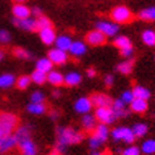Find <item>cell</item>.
<instances>
[{
  "label": "cell",
  "mask_w": 155,
  "mask_h": 155,
  "mask_svg": "<svg viewBox=\"0 0 155 155\" xmlns=\"http://www.w3.org/2000/svg\"><path fill=\"white\" fill-rule=\"evenodd\" d=\"M83 140V134L69 127L57 129V150L62 154L66 151V148L71 144H77Z\"/></svg>",
  "instance_id": "obj_1"
},
{
  "label": "cell",
  "mask_w": 155,
  "mask_h": 155,
  "mask_svg": "<svg viewBox=\"0 0 155 155\" xmlns=\"http://www.w3.org/2000/svg\"><path fill=\"white\" fill-rule=\"evenodd\" d=\"M18 126V117L13 114H0V137L13 134Z\"/></svg>",
  "instance_id": "obj_2"
},
{
  "label": "cell",
  "mask_w": 155,
  "mask_h": 155,
  "mask_svg": "<svg viewBox=\"0 0 155 155\" xmlns=\"http://www.w3.org/2000/svg\"><path fill=\"white\" fill-rule=\"evenodd\" d=\"M111 19L115 23H121V24H126L134 20V14L126 6H116L111 10L110 14Z\"/></svg>",
  "instance_id": "obj_3"
},
{
  "label": "cell",
  "mask_w": 155,
  "mask_h": 155,
  "mask_svg": "<svg viewBox=\"0 0 155 155\" xmlns=\"http://www.w3.org/2000/svg\"><path fill=\"white\" fill-rule=\"evenodd\" d=\"M112 137L115 140H122L126 144H133L135 141L136 136L134 135L133 130L127 127H116L112 130Z\"/></svg>",
  "instance_id": "obj_4"
},
{
  "label": "cell",
  "mask_w": 155,
  "mask_h": 155,
  "mask_svg": "<svg viewBox=\"0 0 155 155\" xmlns=\"http://www.w3.org/2000/svg\"><path fill=\"white\" fill-rule=\"evenodd\" d=\"M95 117L101 124H111L115 120V115L111 110V107H96Z\"/></svg>",
  "instance_id": "obj_5"
},
{
  "label": "cell",
  "mask_w": 155,
  "mask_h": 155,
  "mask_svg": "<svg viewBox=\"0 0 155 155\" xmlns=\"http://www.w3.org/2000/svg\"><path fill=\"white\" fill-rule=\"evenodd\" d=\"M106 35L101 33L100 30H92V32L87 33L86 35V42L90 45H104L106 43Z\"/></svg>",
  "instance_id": "obj_6"
},
{
  "label": "cell",
  "mask_w": 155,
  "mask_h": 155,
  "mask_svg": "<svg viewBox=\"0 0 155 155\" xmlns=\"http://www.w3.org/2000/svg\"><path fill=\"white\" fill-rule=\"evenodd\" d=\"M96 29L104 33L106 37H112L119 32V27L115 23H108V21H98L96 24Z\"/></svg>",
  "instance_id": "obj_7"
},
{
  "label": "cell",
  "mask_w": 155,
  "mask_h": 155,
  "mask_svg": "<svg viewBox=\"0 0 155 155\" xmlns=\"http://www.w3.org/2000/svg\"><path fill=\"white\" fill-rule=\"evenodd\" d=\"M48 58L49 61L52 62L53 64H64L68 57H67V53L64 51H61L58 48H54V49H51L48 52Z\"/></svg>",
  "instance_id": "obj_8"
},
{
  "label": "cell",
  "mask_w": 155,
  "mask_h": 155,
  "mask_svg": "<svg viewBox=\"0 0 155 155\" xmlns=\"http://www.w3.org/2000/svg\"><path fill=\"white\" fill-rule=\"evenodd\" d=\"M15 145H17V139H15L14 134H9L0 137V154L12 150Z\"/></svg>",
  "instance_id": "obj_9"
},
{
  "label": "cell",
  "mask_w": 155,
  "mask_h": 155,
  "mask_svg": "<svg viewBox=\"0 0 155 155\" xmlns=\"http://www.w3.org/2000/svg\"><path fill=\"white\" fill-rule=\"evenodd\" d=\"M90 100L92 106H96V107H110L112 105V100L104 94H95L91 96Z\"/></svg>",
  "instance_id": "obj_10"
},
{
  "label": "cell",
  "mask_w": 155,
  "mask_h": 155,
  "mask_svg": "<svg viewBox=\"0 0 155 155\" xmlns=\"http://www.w3.org/2000/svg\"><path fill=\"white\" fill-rule=\"evenodd\" d=\"M39 37L41 39L44 44H53L54 42H56V32H54V29L52 27H47V28H43L39 30Z\"/></svg>",
  "instance_id": "obj_11"
},
{
  "label": "cell",
  "mask_w": 155,
  "mask_h": 155,
  "mask_svg": "<svg viewBox=\"0 0 155 155\" xmlns=\"http://www.w3.org/2000/svg\"><path fill=\"white\" fill-rule=\"evenodd\" d=\"M111 110L115 115V119H119V117H124V116L127 115V110L125 108V102L122 100H116V101H112V105L110 106Z\"/></svg>",
  "instance_id": "obj_12"
},
{
  "label": "cell",
  "mask_w": 155,
  "mask_h": 155,
  "mask_svg": "<svg viewBox=\"0 0 155 155\" xmlns=\"http://www.w3.org/2000/svg\"><path fill=\"white\" fill-rule=\"evenodd\" d=\"M91 107H92L91 100L87 98V97H81L80 100H77V102L74 104L76 111L80 112V114H87V112H90Z\"/></svg>",
  "instance_id": "obj_13"
},
{
  "label": "cell",
  "mask_w": 155,
  "mask_h": 155,
  "mask_svg": "<svg viewBox=\"0 0 155 155\" xmlns=\"http://www.w3.org/2000/svg\"><path fill=\"white\" fill-rule=\"evenodd\" d=\"M18 145H19L21 155H37V148H35V145L33 144V141L30 140V139L21 141Z\"/></svg>",
  "instance_id": "obj_14"
},
{
  "label": "cell",
  "mask_w": 155,
  "mask_h": 155,
  "mask_svg": "<svg viewBox=\"0 0 155 155\" xmlns=\"http://www.w3.org/2000/svg\"><path fill=\"white\" fill-rule=\"evenodd\" d=\"M30 9L28 6L23 5V4H15L13 6V14L14 17L17 19H25V18H29L30 15Z\"/></svg>",
  "instance_id": "obj_15"
},
{
  "label": "cell",
  "mask_w": 155,
  "mask_h": 155,
  "mask_svg": "<svg viewBox=\"0 0 155 155\" xmlns=\"http://www.w3.org/2000/svg\"><path fill=\"white\" fill-rule=\"evenodd\" d=\"M130 107H131V111H134L136 114H144L148 110V102H146V100L135 97L133 100V102L130 104Z\"/></svg>",
  "instance_id": "obj_16"
},
{
  "label": "cell",
  "mask_w": 155,
  "mask_h": 155,
  "mask_svg": "<svg viewBox=\"0 0 155 155\" xmlns=\"http://www.w3.org/2000/svg\"><path fill=\"white\" fill-rule=\"evenodd\" d=\"M47 81L53 86H62L64 84V77L57 71H49L47 73Z\"/></svg>",
  "instance_id": "obj_17"
},
{
  "label": "cell",
  "mask_w": 155,
  "mask_h": 155,
  "mask_svg": "<svg viewBox=\"0 0 155 155\" xmlns=\"http://www.w3.org/2000/svg\"><path fill=\"white\" fill-rule=\"evenodd\" d=\"M91 134L95 137H97L101 143H104V141H106V139L108 136V129H107V126L105 125V124H100V125H97L95 127V130L92 131Z\"/></svg>",
  "instance_id": "obj_18"
},
{
  "label": "cell",
  "mask_w": 155,
  "mask_h": 155,
  "mask_svg": "<svg viewBox=\"0 0 155 155\" xmlns=\"http://www.w3.org/2000/svg\"><path fill=\"white\" fill-rule=\"evenodd\" d=\"M14 136H15V139H17V145H18V144H20L21 141H24V140H28V139H30V129H29L28 126H20V127H17Z\"/></svg>",
  "instance_id": "obj_19"
},
{
  "label": "cell",
  "mask_w": 155,
  "mask_h": 155,
  "mask_svg": "<svg viewBox=\"0 0 155 155\" xmlns=\"http://www.w3.org/2000/svg\"><path fill=\"white\" fill-rule=\"evenodd\" d=\"M13 23L17 27L24 29V30H34V25H35V20L29 19V18H25V19H17V18H14Z\"/></svg>",
  "instance_id": "obj_20"
},
{
  "label": "cell",
  "mask_w": 155,
  "mask_h": 155,
  "mask_svg": "<svg viewBox=\"0 0 155 155\" xmlns=\"http://www.w3.org/2000/svg\"><path fill=\"white\" fill-rule=\"evenodd\" d=\"M82 126L87 133H92V131L95 130V127L97 126L96 117H94V116H91V115H84L82 117Z\"/></svg>",
  "instance_id": "obj_21"
},
{
  "label": "cell",
  "mask_w": 155,
  "mask_h": 155,
  "mask_svg": "<svg viewBox=\"0 0 155 155\" xmlns=\"http://www.w3.org/2000/svg\"><path fill=\"white\" fill-rule=\"evenodd\" d=\"M54 44L57 45V48H58V49L66 52V51H69L72 42H71V39H69L68 37H66V35H61V37L56 38V42H54Z\"/></svg>",
  "instance_id": "obj_22"
},
{
  "label": "cell",
  "mask_w": 155,
  "mask_h": 155,
  "mask_svg": "<svg viewBox=\"0 0 155 155\" xmlns=\"http://www.w3.org/2000/svg\"><path fill=\"white\" fill-rule=\"evenodd\" d=\"M69 53L71 56H74V57H81L82 54L86 53V45L81 42H74L71 44V48H69Z\"/></svg>",
  "instance_id": "obj_23"
},
{
  "label": "cell",
  "mask_w": 155,
  "mask_h": 155,
  "mask_svg": "<svg viewBox=\"0 0 155 155\" xmlns=\"http://www.w3.org/2000/svg\"><path fill=\"white\" fill-rule=\"evenodd\" d=\"M133 67H134V59H129V61L121 62L120 64H117L116 69L122 74H129V73H131V71H133Z\"/></svg>",
  "instance_id": "obj_24"
},
{
  "label": "cell",
  "mask_w": 155,
  "mask_h": 155,
  "mask_svg": "<svg viewBox=\"0 0 155 155\" xmlns=\"http://www.w3.org/2000/svg\"><path fill=\"white\" fill-rule=\"evenodd\" d=\"M81 80H82V77L78 73L71 72L64 77V84H67V86H77L81 82Z\"/></svg>",
  "instance_id": "obj_25"
},
{
  "label": "cell",
  "mask_w": 155,
  "mask_h": 155,
  "mask_svg": "<svg viewBox=\"0 0 155 155\" xmlns=\"http://www.w3.org/2000/svg\"><path fill=\"white\" fill-rule=\"evenodd\" d=\"M52 66H53V63L49 61V58H42L37 62V69L44 72V73H48L49 71H52Z\"/></svg>",
  "instance_id": "obj_26"
},
{
  "label": "cell",
  "mask_w": 155,
  "mask_h": 155,
  "mask_svg": "<svg viewBox=\"0 0 155 155\" xmlns=\"http://www.w3.org/2000/svg\"><path fill=\"white\" fill-rule=\"evenodd\" d=\"M139 18H140L141 20H146V21L155 20V6L141 10L140 13H139Z\"/></svg>",
  "instance_id": "obj_27"
},
{
  "label": "cell",
  "mask_w": 155,
  "mask_h": 155,
  "mask_svg": "<svg viewBox=\"0 0 155 155\" xmlns=\"http://www.w3.org/2000/svg\"><path fill=\"white\" fill-rule=\"evenodd\" d=\"M47 27H52V21H51L47 17H43V15H41V17H38V18L35 19L34 30H37V32H39L41 29L47 28Z\"/></svg>",
  "instance_id": "obj_28"
},
{
  "label": "cell",
  "mask_w": 155,
  "mask_h": 155,
  "mask_svg": "<svg viewBox=\"0 0 155 155\" xmlns=\"http://www.w3.org/2000/svg\"><path fill=\"white\" fill-rule=\"evenodd\" d=\"M141 38H143V42L146 45H149V47H154L155 45V32L154 30H150V29L145 30L141 35Z\"/></svg>",
  "instance_id": "obj_29"
},
{
  "label": "cell",
  "mask_w": 155,
  "mask_h": 155,
  "mask_svg": "<svg viewBox=\"0 0 155 155\" xmlns=\"http://www.w3.org/2000/svg\"><path fill=\"white\" fill-rule=\"evenodd\" d=\"M114 44L115 47H117L119 49H124V48H127V47H133L131 45V42L127 37H124V35H120L117 37L116 39L114 41Z\"/></svg>",
  "instance_id": "obj_30"
},
{
  "label": "cell",
  "mask_w": 155,
  "mask_h": 155,
  "mask_svg": "<svg viewBox=\"0 0 155 155\" xmlns=\"http://www.w3.org/2000/svg\"><path fill=\"white\" fill-rule=\"evenodd\" d=\"M133 94L136 98H143V100H148L150 97V92L149 90H146L145 87H141V86H136L134 87L133 90Z\"/></svg>",
  "instance_id": "obj_31"
},
{
  "label": "cell",
  "mask_w": 155,
  "mask_h": 155,
  "mask_svg": "<svg viewBox=\"0 0 155 155\" xmlns=\"http://www.w3.org/2000/svg\"><path fill=\"white\" fill-rule=\"evenodd\" d=\"M30 78H32V81L37 84H43L45 81H47V73L35 69V71L32 73V76H30Z\"/></svg>",
  "instance_id": "obj_32"
},
{
  "label": "cell",
  "mask_w": 155,
  "mask_h": 155,
  "mask_svg": "<svg viewBox=\"0 0 155 155\" xmlns=\"http://www.w3.org/2000/svg\"><path fill=\"white\" fill-rule=\"evenodd\" d=\"M15 82L14 76L12 74H3L0 76V87L2 88H8V87H12Z\"/></svg>",
  "instance_id": "obj_33"
},
{
  "label": "cell",
  "mask_w": 155,
  "mask_h": 155,
  "mask_svg": "<svg viewBox=\"0 0 155 155\" xmlns=\"http://www.w3.org/2000/svg\"><path fill=\"white\" fill-rule=\"evenodd\" d=\"M45 110H47V108H45L44 104H30V105L28 106V111L32 112V114H34V115H41V114H43Z\"/></svg>",
  "instance_id": "obj_34"
},
{
  "label": "cell",
  "mask_w": 155,
  "mask_h": 155,
  "mask_svg": "<svg viewBox=\"0 0 155 155\" xmlns=\"http://www.w3.org/2000/svg\"><path fill=\"white\" fill-rule=\"evenodd\" d=\"M133 130V133L136 137H141L146 134V131H148V126L144 125V124H136V125L131 129Z\"/></svg>",
  "instance_id": "obj_35"
},
{
  "label": "cell",
  "mask_w": 155,
  "mask_h": 155,
  "mask_svg": "<svg viewBox=\"0 0 155 155\" xmlns=\"http://www.w3.org/2000/svg\"><path fill=\"white\" fill-rule=\"evenodd\" d=\"M13 54L17 58H21V59H30L33 56L30 54L28 51H25V49H23V48H14L13 49Z\"/></svg>",
  "instance_id": "obj_36"
},
{
  "label": "cell",
  "mask_w": 155,
  "mask_h": 155,
  "mask_svg": "<svg viewBox=\"0 0 155 155\" xmlns=\"http://www.w3.org/2000/svg\"><path fill=\"white\" fill-rule=\"evenodd\" d=\"M141 150L144 154H154L155 153V140L145 141L141 146Z\"/></svg>",
  "instance_id": "obj_37"
},
{
  "label": "cell",
  "mask_w": 155,
  "mask_h": 155,
  "mask_svg": "<svg viewBox=\"0 0 155 155\" xmlns=\"http://www.w3.org/2000/svg\"><path fill=\"white\" fill-rule=\"evenodd\" d=\"M30 81H32V78H30L29 76H20L19 78L17 80V87L19 90H24L29 86Z\"/></svg>",
  "instance_id": "obj_38"
},
{
  "label": "cell",
  "mask_w": 155,
  "mask_h": 155,
  "mask_svg": "<svg viewBox=\"0 0 155 155\" xmlns=\"http://www.w3.org/2000/svg\"><path fill=\"white\" fill-rule=\"evenodd\" d=\"M135 98V96H134V94H133V91H125L122 94V97H121V100L125 104H131L133 102V100Z\"/></svg>",
  "instance_id": "obj_39"
},
{
  "label": "cell",
  "mask_w": 155,
  "mask_h": 155,
  "mask_svg": "<svg viewBox=\"0 0 155 155\" xmlns=\"http://www.w3.org/2000/svg\"><path fill=\"white\" fill-rule=\"evenodd\" d=\"M44 101V96L42 92H34V94L32 95V102L33 104H43Z\"/></svg>",
  "instance_id": "obj_40"
},
{
  "label": "cell",
  "mask_w": 155,
  "mask_h": 155,
  "mask_svg": "<svg viewBox=\"0 0 155 155\" xmlns=\"http://www.w3.org/2000/svg\"><path fill=\"white\" fill-rule=\"evenodd\" d=\"M122 155H140V150L137 146H130L122 151Z\"/></svg>",
  "instance_id": "obj_41"
},
{
  "label": "cell",
  "mask_w": 155,
  "mask_h": 155,
  "mask_svg": "<svg viewBox=\"0 0 155 155\" xmlns=\"http://www.w3.org/2000/svg\"><path fill=\"white\" fill-rule=\"evenodd\" d=\"M10 41V34L6 30H0V43H8Z\"/></svg>",
  "instance_id": "obj_42"
},
{
  "label": "cell",
  "mask_w": 155,
  "mask_h": 155,
  "mask_svg": "<svg viewBox=\"0 0 155 155\" xmlns=\"http://www.w3.org/2000/svg\"><path fill=\"white\" fill-rule=\"evenodd\" d=\"M120 53L121 56L124 57H131V54H133V47H127V48H124V49H120Z\"/></svg>",
  "instance_id": "obj_43"
},
{
  "label": "cell",
  "mask_w": 155,
  "mask_h": 155,
  "mask_svg": "<svg viewBox=\"0 0 155 155\" xmlns=\"http://www.w3.org/2000/svg\"><path fill=\"white\" fill-rule=\"evenodd\" d=\"M112 82H114V77H112L111 74H107V76L105 77V83H106V86L110 87L111 84H112Z\"/></svg>",
  "instance_id": "obj_44"
},
{
  "label": "cell",
  "mask_w": 155,
  "mask_h": 155,
  "mask_svg": "<svg viewBox=\"0 0 155 155\" xmlns=\"http://www.w3.org/2000/svg\"><path fill=\"white\" fill-rule=\"evenodd\" d=\"M30 12H32V14H34L37 18H38V17H41V15H42V10L39 9V8H33V9L30 10Z\"/></svg>",
  "instance_id": "obj_45"
},
{
  "label": "cell",
  "mask_w": 155,
  "mask_h": 155,
  "mask_svg": "<svg viewBox=\"0 0 155 155\" xmlns=\"http://www.w3.org/2000/svg\"><path fill=\"white\" fill-rule=\"evenodd\" d=\"M87 76H88V77H95V76H96V69L88 68V69H87Z\"/></svg>",
  "instance_id": "obj_46"
},
{
  "label": "cell",
  "mask_w": 155,
  "mask_h": 155,
  "mask_svg": "<svg viewBox=\"0 0 155 155\" xmlns=\"http://www.w3.org/2000/svg\"><path fill=\"white\" fill-rule=\"evenodd\" d=\"M92 155H110V151L105 150V151H102V153H94Z\"/></svg>",
  "instance_id": "obj_47"
},
{
  "label": "cell",
  "mask_w": 155,
  "mask_h": 155,
  "mask_svg": "<svg viewBox=\"0 0 155 155\" xmlns=\"http://www.w3.org/2000/svg\"><path fill=\"white\" fill-rule=\"evenodd\" d=\"M48 155H61V153H59L57 149H54V150H53L51 154H48Z\"/></svg>",
  "instance_id": "obj_48"
},
{
  "label": "cell",
  "mask_w": 155,
  "mask_h": 155,
  "mask_svg": "<svg viewBox=\"0 0 155 155\" xmlns=\"http://www.w3.org/2000/svg\"><path fill=\"white\" fill-rule=\"evenodd\" d=\"M57 117V111H52V119H56Z\"/></svg>",
  "instance_id": "obj_49"
},
{
  "label": "cell",
  "mask_w": 155,
  "mask_h": 155,
  "mask_svg": "<svg viewBox=\"0 0 155 155\" xmlns=\"http://www.w3.org/2000/svg\"><path fill=\"white\" fill-rule=\"evenodd\" d=\"M53 96H54V97H58V96H59V92H58V91H54V92H53Z\"/></svg>",
  "instance_id": "obj_50"
},
{
  "label": "cell",
  "mask_w": 155,
  "mask_h": 155,
  "mask_svg": "<svg viewBox=\"0 0 155 155\" xmlns=\"http://www.w3.org/2000/svg\"><path fill=\"white\" fill-rule=\"evenodd\" d=\"M15 3H18V4H20V3H24V2H27V0H14Z\"/></svg>",
  "instance_id": "obj_51"
},
{
  "label": "cell",
  "mask_w": 155,
  "mask_h": 155,
  "mask_svg": "<svg viewBox=\"0 0 155 155\" xmlns=\"http://www.w3.org/2000/svg\"><path fill=\"white\" fill-rule=\"evenodd\" d=\"M3 58H4V52L0 51V59H3Z\"/></svg>",
  "instance_id": "obj_52"
},
{
  "label": "cell",
  "mask_w": 155,
  "mask_h": 155,
  "mask_svg": "<svg viewBox=\"0 0 155 155\" xmlns=\"http://www.w3.org/2000/svg\"><path fill=\"white\" fill-rule=\"evenodd\" d=\"M154 59H155V57H154Z\"/></svg>",
  "instance_id": "obj_53"
}]
</instances>
